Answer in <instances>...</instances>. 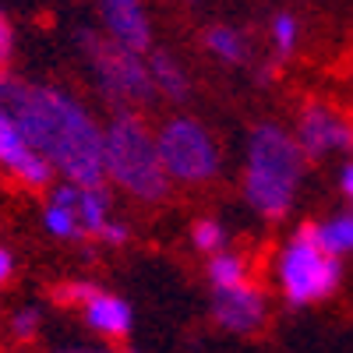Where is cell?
<instances>
[{"label":"cell","mask_w":353,"mask_h":353,"mask_svg":"<svg viewBox=\"0 0 353 353\" xmlns=\"http://www.w3.org/2000/svg\"><path fill=\"white\" fill-rule=\"evenodd\" d=\"M0 113L25 131L28 145L53 163L64 181L81 188H103L106 181V128L96 124L71 92L53 85H25L0 74Z\"/></svg>","instance_id":"obj_1"},{"label":"cell","mask_w":353,"mask_h":353,"mask_svg":"<svg viewBox=\"0 0 353 353\" xmlns=\"http://www.w3.org/2000/svg\"><path fill=\"white\" fill-rule=\"evenodd\" d=\"M304 176L301 141L279 124H258L248 141L244 166V201L265 219H279L290 212L297 184Z\"/></svg>","instance_id":"obj_2"},{"label":"cell","mask_w":353,"mask_h":353,"mask_svg":"<svg viewBox=\"0 0 353 353\" xmlns=\"http://www.w3.org/2000/svg\"><path fill=\"white\" fill-rule=\"evenodd\" d=\"M106 176L138 201H163L170 194V173L159 159L156 131L134 113H117L106 124Z\"/></svg>","instance_id":"obj_3"},{"label":"cell","mask_w":353,"mask_h":353,"mask_svg":"<svg viewBox=\"0 0 353 353\" xmlns=\"http://www.w3.org/2000/svg\"><path fill=\"white\" fill-rule=\"evenodd\" d=\"M78 39H81L88 68H92V74H96L99 92L110 103H117V106L149 103L156 96V81H152L149 61H141V53L113 43V39H103L96 32H88V28H81Z\"/></svg>","instance_id":"obj_4"},{"label":"cell","mask_w":353,"mask_h":353,"mask_svg":"<svg viewBox=\"0 0 353 353\" xmlns=\"http://www.w3.org/2000/svg\"><path fill=\"white\" fill-rule=\"evenodd\" d=\"M159 159L176 184H209L223 166L219 141L194 117H173L156 131Z\"/></svg>","instance_id":"obj_5"},{"label":"cell","mask_w":353,"mask_h":353,"mask_svg":"<svg viewBox=\"0 0 353 353\" xmlns=\"http://www.w3.org/2000/svg\"><path fill=\"white\" fill-rule=\"evenodd\" d=\"M276 276H279V286L290 304H314L339 286L343 265H339V258L325 254L318 244L293 237V244H286L276 261Z\"/></svg>","instance_id":"obj_6"},{"label":"cell","mask_w":353,"mask_h":353,"mask_svg":"<svg viewBox=\"0 0 353 353\" xmlns=\"http://www.w3.org/2000/svg\"><path fill=\"white\" fill-rule=\"evenodd\" d=\"M0 170L8 176H14L18 184L32 188V191H46L53 184V173H57L53 163L43 159L32 145H28L25 131L8 113H0Z\"/></svg>","instance_id":"obj_7"},{"label":"cell","mask_w":353,"mask_h":353,"mask_svg":"<svg viewBox=\"0 0 353 353\" xmlns=\"http://www.w3.org/2000/svg\"><path fill=\"white\" fill-rule=\"evenodd\" d=\"M297 141L304 156H329V152H346L353 149V128L343 117L321 103H311L301 113V128H297Z\"/></svg>","instance_id":"obj_8"},{"label":"cell","mask_w":353,"mask_h":353,"mask_svg":"<svg viewBox=\"0 0 353 353\" xmlns=\"http://www.w3.org/2000/svg\"><path fill=\"white\" fill-rule=\"evenodd\" d=\"M212 318H216V325H223L226 332H237V336L258 332L265 325V293L258 286H251V283L216 290Z\"/></svg>","instance_id":"obj_9"},{"label":"cell","mask_w":353,"mask_h":353,"mask_svg":"<svg viewBox=\"0 0 353 353\" xmlns=\"http://www.w3.org/2000/svg\"><path fill=\"white\" fill-rule=\"evenodd\" d=\"M99 11L113 43H121L134 53H149L152 28H149V18H145L141 0H99Z\"/></svg>","instance_id":"obj_10"},{"label":"cell","mask_w":353,"mask_h":353,"mask_svg":"<svg viewBox=\"0 0 353 353\" xmlns=\"http://www.w3.org/2000/svg\"><path fill=\"white\" fill-rule=\"evenodd\" d=\"M81 311H85V325L106 339H121L131 332V307L121 297H113V293L99 290Z\"/></svg>","instance_id":"obj_11"},{"label":"cell","mask_w":353,"mask_h":353,"mask_svg":"<svg viewBox=\"0 0 353 353\" xmlns=\"http://www.w3.org/2000/svg\"><path fill=\"white\" fill-rule=\"evenodd\" d=\"M149 71H152V81H156V92H159V96H166L170 103H184V99H188L191 81H188L184 68L176 64L170 53L152 50V53H149Z\"/></svg>","instance_id":"obj_12"},{"label":"cell","mask_w":353,"mask_h":353,"mask_svg":"<svg viewBox=\"0 0 353 353\" xmlns=\"http://www.w3.org/2000/svg\"><path fill=\"white\" fill-rule=\"evenodd\" d=\"M74 212H78V223L85 230V237H103V230L110 223V194H106V188H81Z\"/></svg>","instance_id":"obj_13"},{"label":"cell","mask_w":353,"mask_h":353,"mask_svg":"<svg viewBox=\"0 0 353 353\" xmlns=\"http://www.w3.org/2000/svg\"><path fill=\"white\" fill-rule=\"evenodd\" d=\"M205 50L216 53L219 61H226V64H244L251 57L248 39L237 32V28H230V25H212L209 32H205Z\"/></svg>","instance_id":"obj_14"},{"label":"cell","mask_w":353,"mask_h":353,"mask_svg":"<svg viewBox=\"0 0 353 353\" xmlns=\"http://www.w3.org/2000/svg\"><path fill=\"white\" fill-rule=\"evenodd\" d=\"M318 248L339 258L353 251V216H336L329 223H318Z\"/></svg>","instance_id":"obj_15"},{"label":"cell","mask_w":353,"mask_h":353,"mask_svg":"<svg viewBox=\"0 0 353 353\" xmlns=\"http://www.w3.org/2000/svg\"><path fill=\"white\" fill-rule=\"evenodd\" d=\"M209 279L216 290H230V286H244L248 283V261L233 251H219L209 261Z\"/></svg>","instance_id":"obj_16"},{"label":"cell","mask_w":353,"mask_h":353,"mask_svg":"<svg viewBox=\"0 0 353 353\" xmlns=\"http://www.w3.org/2000/svg\"><path fill=\"white\" fill-rule=\"evenodd\" d=\"M43 226H46V233H53V237H61V241L85 237L78 216L71 209H64V205H53V201H46V209H43Z\"/></svg>","instance_id":"obj_17"},{"label":"cell","mask_w":353,"mask_h":353,"mask_svg":"<svg viewBox=\"0 0 353 353\" xmlns=\"http://www.w3.org/2000/svg\"><path fill=\"white\" fill-rule=\"evenodd\" d=\"M191 241H194L198 251L219 254V251H223V241H226V233H223V226H219L216 219H201V223H194V230H191Z\"/></svg>","instance_id":"obj_18"},{"label":"cell","mask_w":353,"mask_h":353,"mask_svg":"<svg viewBox=\"0 0 353 353\" xmlns=\"http://www.w3.org/2000/svg\"><path fill=\"white\" fill-rule=\"evenodd\" d=\"M272 43H276L279 57H290L293 46H297V18H293V14H279L272 21Z\"/></svg>","instance_id":"obj_19"},{"label":"cell","mask_w":353,"mask_h":353,"mask_svg":"<svg viewBox=\"0 0 353 353\" xmlns=\"http://www.w3.org/2000/svg\"><path fill=\"white\" fill-rule=\"evenodd\" d=\"M39 311L36 307H18L14 314H11V336L18 339V343H28V339H36V332H39Z\"/></svg>","instance_id":"obj_20"},{"label":"cell","mask_w":353,"mask_h":353,"mask_svg":"<svg viewBox=\"0 0 353 353\" xmlns=\"http://www.w3.org/2000/svg\"><path fill=\"white\" fill-rule=\"evenodd\" d=\"M99 293V286H92V283H81V279H74V283H64V286H57V304H88Z\"/></svg>","instance_id":"obj_21"},{"label":"cell","mask_w":353,"mask_h":353,"mask_svg":"<svg viewBox=\"0 0 353 353\" xmlns=\"http://www.w3.org/2000/svg\"><path fill=\"white\" fill-rule=\"evenodd\" d=\"M11 50H14V28H11V21H8V14L0 11V64L11 57Z\"/></svg>","instance_id":"obj_22"},{"label":"cell","mask_w":353,"mask_h":353,"mask_svg":"<svg viewBox=\"0 0 353 353\" xmlns=\"http://www.w3.org/2000/svg\"><path fill=\"white\" fill-rule=\"evenodd\" d=\"M128 237H131V230H128L124 223H113V219H110L106 230H103V241H106V244H124Z\"/></svg>","instance_id":"obj_23"},{"label":"cell","mask_w":353,"mask_h":353,"mask_svg":"<svg viewBox=\"0 0 353 353\" xmlns=\"http://www.w3.org/2000/svg\"><path fill=\"white\" fill-rule=\"evenodd\" d=\"M11 269H14V261H11V254L0 248V286H4L8 279H11Z\"/></svg>","instance_id":"obj_24"},{"label":"cell","mask_w":353,"mask_h":353,"mask_svg":"<svg viewBox=\"0 0 353 353\" xmlns=\"http://www.w3.org/2000/svg\"><path fill=\"white\" fill-rule=\"evenodd\" d=\"M339 188L353 198V163H346V166L339 170Z\"/></svg>","instance_id":"obj_25"},{"label":"cell","mask_w":353,"mask_h":353,"mask_svg":"<svg viewBox=\"0 0 353 353\" xmlns=\"http://www.w3.org/2000/svg\"><path fill=\"white\" fill-rule=\"evenodd\" d=\"M61 353H113L106 346H74V350H61Z\"/></svg>","instance_id":"obj_26"}]
</instances>
